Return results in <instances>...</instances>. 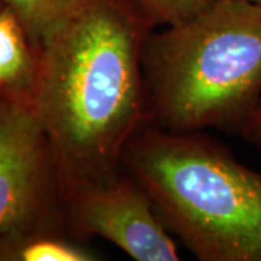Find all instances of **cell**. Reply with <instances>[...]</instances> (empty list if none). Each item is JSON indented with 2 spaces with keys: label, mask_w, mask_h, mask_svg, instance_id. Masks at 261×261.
<instances>
[{
  "label": "cell",
  "mask_w": 261,
  "mask_h": 261,
  "mask_svg": "<svg viewBox=\"0 0 261 261\" xmlns=\"http://www.w3.org/2000/svg\"><path fill=\"white\" fill-rule=\"evenodd\" d=\"M149 123L195 132H237L261 105V8L215 0L142 47Z\"/></svg>",
  "instance_id": "2"
},
{
  "label": "cell",
  "mask_w": 261,
  "mask_h": 261,
  "mask_svg": "<svg viewBox=\"0 0 261 261\" xmlns=\"http://www.w3.org/2000/svg\"><path fill=\"white\" fill-rule=\"evenodd\" d=\"M65 232L103 238L137 261H177L178 251L147 193L123 170L61 192Z\"/></svg>",
  "instance_id": "5"
},
{
  "label": "cell",
  "mask_w": 261,
  "mask_h": 261,
  "mask_svg": "<svg viewBox=\"0 0 261 261\" xmlns=\"http://www.w3.org/2000/svg\"><path fill=\"white\" fill-rule=\"evenodd\" d=\"M2 8H3V5H2V2H0V9H2Z\"/></svg>",
  "instance_id": "12"
},
{
  "label": "cell",
  "mask_w": 261,
  "mask_h": 261,
  "mask_svg": "<svg viewBox=\"0 0 261 261\" xmlns=\"http://www.w3.org/2000/svg\"><path fill=\"white\" fill-rule=\"evenodd\" d=\"M38 54L15 13L0 9V94L32 97Z\"/></svg>",
  "instance_id": "6"
},
{
  "label": "cell",
  "mask_w": 261,
  "mask_h": 261,
  "mask_svg": "<svg viewBox=\"0 0 261 261\" xmlns=\"http://www.w3.org/2000/svg\"><path fill=\"white\" fill-rule=\"evenodd\" d=\"M151 27L132 0H89L37 48L31 103L60 192L121 171L128 142L149 123L142 47Z\"/></svg>",
  "instance_id": "1"
},
{
  "label": "cell",
  "mask_w": 261,
  "mask_h": 261,
  "mask_svg": "<svg viewBox=\"0 0 261 261\" xmlns=\"http://www.w3.org/2000/svg\"><path fill=\"white\" fill-rule=\"evenodd\" d=\"M121 167L199 260L261 261V171L221 142L147 123L128 142Z\"/></svg>",
  "instance_id": "3"
},
{
  "label": "cell",
  "mask_w": 261,
  "mask_h": 261,
  "mask_svg": "<svg viewBox=\"0 0 261 261\" xmlns=\"http://www.w3.org/2000/svg\"><path fill=\"white\" fill-rule=\"evenodd\" d=\"M96 254L60 229H34L0 237V261H93Z\"/></svg>",
  "instance_id": "7"
},
{
  "label": "cell",
  "mask_w": 261,
  "mask_h": 261,
  "mask_svg": "<svg viewBox=\"0 0 261 261\" xmlns=\"http://www.w3.org/2000/svg\"><path fill=\"white\" fill-rule=\"evenodd\" d=\"M152 25H176L185 22L215 0H132Z\"/></svg>",
  "instance_id": "9"
},
{
  "label": "cell",
  "mask_w": 261,
  "mask_h": 261,
  "mask_svg": "<svg viewBox=\"0 0 261 261\" xmlns=\"http://www.w3.org/2000/svg\"><path fill=\"white\" fill-rule=\"evenodd\" d=\"M34 229L65 232L60 181L31 97L0 94V237Z\"/></svg>",
  "instance_id": "4"
},
{
  "label": "cell",
  "mask_w": 261,
  "mask_h": 261,
  "mask_svg": "<svg viewBox=\"0 0 261 261\" xmlns=\"http://www.w3.org/2000/svg\"><path fill=\"white\" fill-rule=\"evenodd\" d=\"M240 135L243 137L245 142H248L254 148L261 151V105L254 112L251 119L247 122V125L241 129Z\"/></svg>",
  "instance_id": "10"
},
{
  "label": "cell",
  "mask_w": 261,
  "mask_h": 261,
  "mask_svg": "<svg viewBox=\"0 0 261 261\" xmlns=\"http://www.w3.org/2000/svg\"><path fill=\"white\" fill-rule=\"evenodd\" d=\"M12 10L37 49L89 0H0Z\"/></svg>",
  "instance_id": "8"
},
{
  "label": "cell",
  "mask_w": 261,
  "mask_h": 261,
  "mask_svg": "<svg viewBox=\"0 0 261 261\" xmlns=\"http://www.w3.org/2000/svg\"><path fill=\"white\" fill-rule=\"evenodd\" d=\"M244 2H248V3H251V5H255V6L261 8V0H244Z\"/></svg>",
  "instance_id": "11"
}]
</instances>
